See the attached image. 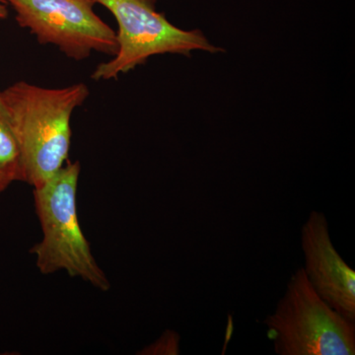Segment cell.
<instances>
[{
  "label": "cell",
  "mask_w": 355,
  "mask_h": 355,
  "mask_svg": "<svg viewBox=\"0 0 355 355\" xmlns=\"http://www.w3.org/2000/svg\"><path fill=\"white\" fill-rule=\"evenodd\" d=\"M90 91L84 83L44 88L18 81L0 92L20 151L22 179L41 186L64 166L71 144V116Z\"/></svg>",
  "instance_id": "1"
},
{
  "label": "cell",
  "mask_w": 355,
  "mask_h": 355,
  "mask_svg": "<svg viewBox=\"0 0 355 355\" xmlns=\"http://www.w3.org/2000/svg\"><path fill=\"white\" fill-rule=\"evenodd\" d=\"M80 163H67L34 188V202L43 238L31 249L42 275L65 270L95 288L108 291V277L96 261L77 214Z\"/></svg>",
  "instance_id": "2"
},
{
  "label": "cell",
  "mask_w": 355,
  "mask_h": 355,
  "mask_svg": "<svg viewBox=\"0 0 355 355\" xmlns=\"http://www.w3.org/2000/svg\"><path fill=\"white\" fill-rule=\"evenodd\" d=\"M263 323L277 354H355V322L318 295L302 268L292 273L284 296Z\"/></svg>",
  "instance_id": "3"
},
{
  "label": "cell",
  "mask_w": 355,
  "mask_h": 355,
  "mask_svg": "<svg viewBox=\"0 0 355 355\" xmlns=\"http://www.w3.org/2000/svg\"><path fill=\"white\" fill-rule=\"evenodd\" d=\"M113 14L118 23V51L96 67L95 81L116 79L153 55H183L191 51L218 53L222 49L210 43L198 30L184 31L173 25L156 9V0H94Z\"/></svg>",
  "instance_id": "4"
},
{
  "label": "cell",
  "mask_w": 355,
  "mask_h": 355,
  "mask_svg": "<svg viewBox=\"0 0 355 355\" xmlns=\"http://www.w3.org/2000/svg\"><path fill=\"white\" fill-rule=\"evenodd\" d=\"M16 22L29 30L40 44H53L71 60L92 53L114 57L116 32L95 13L94 0H4Z\"/></svg>",
  "instance_id": "5"
},
{
  "label": "cell",
  "mask_w": 355,
  "mask_h": 355,
  "mask_svg": "<svg viewBox=\"0 0 355 355\" xmlns=\"http://www.w3.org/2000/svg\"><path fill=\"white\" fill-rule=\"evenodd\" d=\"M303 270L318 295L349 321L355 322V270L331 241L328 218L312 210L301 228Z\"/></svg>",
  "instance_id": "6"
},
{
  "label": "cell",
  "mask_w": 355,
  "mask_h": 355,
  "mask_svg": "<svg viewBox=\"0 0 355 355\" xmlns=\"http://www.w3.org/2000/svg\"><path fill=\"white\" fill-rule=\"evenodd\" d=\"M20 151L11 130L3 105L0 101V196L14 182H21Z\"/></svg>",
  "instance_id": "7"
},
{
  "label": "cell",
  "mask_w": 355,
  "mask_h": 355,
  "mask_svg": "<svg viewBox=\"0 0 355 355\" xmlns=\"http://www.w3.org/2000/svg\"><path fill=\"white\" fill-rule=\"evenodd\" d=\"M140 352L141 354H179L180 336L174 331H166L160 338Z\"/></svg>",
  "instance_id": "8"
},
{
  "label": "cell",
  "mask_w": 355,
  "mask_h": 355,
  "mask_svg": "<svg viewBox=\"0 0 355 355\" xmlns=\"http://www.w3.org/2000/svg\"><path fill=\"white\" fill-rule=\"evenodd\" d=\"M8 16V6L4 0H0V19H6Z\"/></svg>",
  "instance_id": "9"
}]
</instances>
